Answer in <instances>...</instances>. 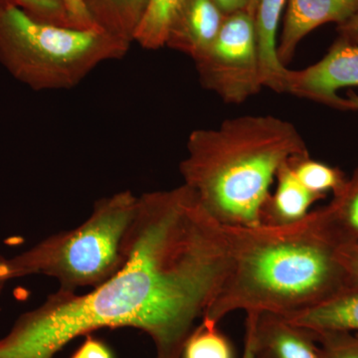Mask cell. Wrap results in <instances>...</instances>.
Returning a JSON list of instances; mask_svg holds the SVG:
<instances>
[{"instance_id":"obj_22","label":"cell","mask_w":358,"mask_h":358,"mask_svg":"<svg viewBox=\"0 0 358 358\" xmlns=\"http://www.w3.org/2000/svg\"><path fill=\"white\" fill-rule=\"evenodd\" d=\"M71 358H115L109 346L100 339L88 336Z\"/></svg>"},{"instance_id":"obj_1","label":"cell","mask_w":358,"mask_h":358,"mask_svg":"<svg viewBox=\"0 0 358 358\" xmlns=\"http://www.w3.org/2000/svg\"><path fill=\"white\" fill-rule=\"evenodd\" d=\"M231 266L227 231L185 185L138 196L128 259L85 294L58 289L0 338V358H54L100 329L147 334L155 358H181Z\"/></svg>"},{"instance_id":"obj_12","label":"cell","mask_w":358,"mask_h":358,"mask_svg":"<svg viewBox=\"0 0 358 358\" xmlns=\"http://www.w3.org/2000/svg\"><path fill=\"white\" fill-rule=\"evenodd\" d=\"M287 0H260L255 13V29L263 86L285 93L288 68L277 54V32Z\"/></svg>"},{"instance_id":"obj_20","label":"cell","mask_w":358,"mask_h":358,"mask_svg":"<svg viewBox=\"0 0 358 358\" xmlns=\"http://www.w3.org/2000/svg\"><path fill=\"white\" fill-rule=\"evenodd\" d=\"M37 20L70 26L62 0H13ZM72 27V26H71Z\"/></svg>"},{"instance_id":"obj_5","label":"cell","mask_w":358,"mask_h":358,"mask_svg":"<svg viewBox=\"0 0 358 358\" xmlns=\"http://www.w3.org/2000/svg\"><path fill=\"white\" fill-rule=\"evenodd\" d=\"M138 203V196L129 190L98 200L82 225L7 259L9 278L46 275L57 280L60 291L71 293L96 288L128 259Z\"/></svg>"},{"instance_id":"obj_9","label":"cell","mask_w":358,"mask_h":358,"mask_svg":"<svg viewBox=\"0 0 358 358\" xmlns=\"http://www.w3.org/2000/svg\"><path fill=\"white\" fill-rule=\"evenodd\" d=\"M358 0H288L277 54L285 67L291 62L301 40L315 28L343 24L357 13Z\"/></svg>"},{"instance_id":"obj_18","label":"cell","mask_w":358,"mask_h":358,"mask_svg":"<svg viewBox=\"0 0 358 358\" xmlns=\"http://www.w3.org/2000/svg\"><path fill=\"white\" fill-rule=\"evenodd\" d=\"M106 17L109 20L106 31L131 43L133 35L148 0H105Z\"/></svg>"},{"instance_id":"obj_23","label":"cell","mask_w":358,"mask_h":358,"mask_svg":"<svg viewBox=\"0 0 358 358\" xmlns=\"http://www.w3.org/2000/svg\"><path fill=\"white\" fill-rule=\"evenodd\" d=\"M338 258L341 265L358 282V243L339 246Z\"/></svg>"},{"instance_id":"obj_29","label":"cell","mask_w":358,"mask_h":358,"mask_svg":"<svg viewBox=\"0 0 358 358\" xmlns=\"http://www.w3.org/2000/svg\"><path fill=\"white\" fill-rule=\"evenodd\" d=\"M259 1L260 0H250V6L248 8V13L255 17V13L257 7H258Z\"/></svg>"},{"instance_id":"obj_8","label":"cell","mask_w":358,"mask_h":358,"mask_svg":"<svg viewBox=\"0 0 358 358\" xmlns=\"http://www.w3.org/2000/svg\"><path fill=\"white\" fill-rule=\"evenodd\" d=\"M245 338L255 358H320L310 329L274 313H247Z\"/></svg>"},{"instance_id":"obj_4","label":"cell","mask_w":358,"mask_h":358,"mask_svg":"<svg viewBox=\"0 0 358 358\" xmlns=\"http://www.w3.org/2000/svg\"><path fill=\"white\" fill-rule=\"evenodd\" d=\"M129 47L103 28L54 24L0 0V63L35 91L74 88L103 63L126 56Z\"/></svg>"},{"instance_id":"obj_19","label":"cell","mask_w":358,"mask_h":358,"mask_svg":"<svg viewBox=\"0 0 358 358\" xmlns=\"http://www.w3.org/2000/svg\"><path fill=\"white\" fill-rule=\"evenodd\" d=\"M320 358H358V336L350 331H313Z\"/></svg>"},{"instance_id":"obj_7","label":"cell","mask_w":358,"mask_h":358,"mask_svg":"<svg viewBox=\"0 0 358 358\" xmlns=\"http://www.w3.org/2000/svg\"><path fill=\"white\" fill-rule=\"evenodd\" d=\"M358 87V42L336 40L322 60L306 69L288 70L285 92L324 103L334 109L352 110L339 90Z\"/></svg>"},{"instance_id":"obj_17","label":"cell","mask_w":358,"mask_h":358,"mask_svg":"<svg viewBox=\"0 0 358 358\" xmlns=\"http://www.w3.org/2000/svg\"><path fill=\"white\" fill-rule=\"evenodd\" d=\"M181 358H234V350L217 326L201 320L185 341Z\"/></svg>"},{"instance_id":"obj_16","label":"cell","mask_w":358,"mask_h":358,"mask_svg":"<svg viewBox=\"0 0 358 358\" xmlns=\"http://www.w3.org/2000/svg\"><path fill=\"white\" fill-rule=\"evenodd\" d=\"M289 164L301 185L322 199L329 192L334 195L341 192L348 180L338 167L312 159L310 155L294 157L289 160Z\"/></svg>"},{"instance_id":"obj_27","label":"cell","mask_w":358,"mask_h":358,"mask_svg":"<svg viewBox=\"0 0 358 358\" xmlns=\"http://www.w3.org/2000/svg\"><path fill=\"white\" fill-rule=\"evenodd\" d=\"M348 100L350 101L352 110L358 112V95H357V93L353 91L348 92Z\"/></svg>"},{"instance_id":"obj_14","label":"cell","mask_w":358,"mask_h":358,"mask_svg":"<svg viewBox=\"0 0 358 358\" xmlns=\"http://www.w3.org/2000/svg\"><path fill=\"white\" fill-rule=\"evenodd\" d=\"M320 212L341 246L358 243V167Z\"/></svg>"},{"instance_id":"obj_10","label":"cell","mask_w":358,"mask_h":358,"mask_svg":"<svg viewBox=\"0 0 358 358\" xmlns=\"http://www.w3.org/2000/svg\"><path fill=\"white\" fill-rule=\"evenodd\" d=\"M225 17L212 0H185L166 46L196 61L215 41Z\"/></svg>"},{"instance_id":"obj_24","label":"cell","mask_w":358,"mask_h":358,"mask_svg":"<svg viewBox=\"0 0 358 358\" xmlns=\"http://www.w3.org/2000/svg\"><path fill=\"white\" fill-rule=\"evenodd\" d=\"M339 39L357 43L358 42V9L350 20L338 26Z\"/></svg>"},{"instance_id":"obj_2","label":"cell","mask_w":358,"mask_h":358,"mask_svg":"<svg viewBox=\"0 0 358 358\" xmlns=\"http://www.w3.org/2000/svg\"><path fill=\"white\" fill-rule=\"evenodd\" d=\"M225 227L230 270L202 322L218 326L235 310L291 317L358 289L320 209L289 225Z\"/></svg>"},{"instance_id":"obj_3","label":"cell","mask_w":358,"mask_h":358,"mask_svg":"<svg viewBox=\"0 0 358 358\" xmlns=\"http://www.w3.org/2000/svg\"><path fill=\"white\" fill-rule=\"evenodd\" d=\"M308 155L292 122L271 115H241L215 129L193 131L179 169L183 185L221 225L256 226L278 171Z\"/></svg>"},{"instance_id":"obj_15","label":"cell","mask_w":358,"mask_h":358,"mask_svg":"<svg viewBox=\"0 0 358 358\" xmlns=\"http://www.w3.org/2000/svg\"><path fill=\"white\" fill-rule=\"evenodd\" d=\"M185 0H148L133 40L141 48L157 50L166 46L171 26Z\"/></svg>"},{"instance_id":"obj_26","label":"cell","mask_w":358,"mask_h":358,"mask_svg":"<svg viewBox=\"0 0 358 358\" xmlns=\"http://www.w3.org/2000/svg\"><path fill=\"white\" fill-rule=\"evenodd\" d=\"M10 278L8 275V267H7V259L4 257L0 256V289L3 288L4 285L7 281H9Z\"/></svg>"},{"instance_id":"obj_11","label":"cell","mask_w":358,"mask_h":358,"mask_svg":"<svg viewBox=\"0 0 358 358\" xmlns=\"http://www.w3.org/2000/svg\"><path fill=\"white\" fill-rule=\"evenodd\" d=\"M277 186L270 193L261 211V224L272 226L298 222L310 213V206L324 199L307 189L294 176L289 162L278 171Z\"/></svg>"},{"instance_id":"obj_25","label":"cell","mask_w":358,"mask_h":358,"mask_svg":"<svg viewBox=\"0 0 358 358\" xmlns=\"http://www.w3.org/2000/svg\"><path fill=\"white\" fill-rule=\"evenodd\" d=\"M219 7L225 15L239 13V11H248L250 0H212Z\"/></svg>"},{"instance_id":"obj_21","label":"cell","mask_w":358,"mask_h":358,"mask_svg":"<svg viewBox=\"0 0 358 358\" xmlns=\"http://www.w3.org/2000/svg\"><path fill=\"white\" fill-rule=\"evenodd\" d=\"M70 26L80 29L99 27L90 13L86 0H62Z\"/></svg>"},{"instance_id":"obj_6","label":"cell","mask_w":358,"mask_h":358,"mask_svg":"<svg viewBox=\"0 0 358 358\" xmlns=\"http://www.w3.org/2000/svg\"><path fill=\"white\" fill-rule=\"evenodd\" d=\"M199 81L226 103L240 105L264 88L255 17L247 10L226 15L215 41L194 61Z\"/></svg>"},{"instance_id":"obj_13","label":"cell","mask_w":358,"mask_h":358,"mask_svg":"<svg viewBox=\"0 0 358 358\" xmlns=\"http://www.w3.org/2000/svg\"><path fill=\"white\" fill-rule=\"evenodd\" d=\"M286 319L313 331H358V289Z\"/></svg>"},{"instance_id":"obj_28","label":"cell","mask_w":358,"mask_h":358,"mask_svg":"<svg viewBox=\"0 0 358 358\" xmlns=\"http://www.w3.org/2000/svg\"><path fill=\"white\" fill-rule=\"evenodd\" d=\"M242 358H255L253 352H252L251 345H250L249 341L246 338H245V348Z\"/></svg>"}]
</instances>
